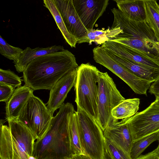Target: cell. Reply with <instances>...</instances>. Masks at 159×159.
<instances>
[{
  "instance_id": "cell-21",
  "label": "cell",
  "mask_w": 159,
  "mask_h": 159,
  "mask_svg": "<svg viewBox=\"0 0 159 159\" xmlns=\"http://www.w3.org/2000/svg\"><path fill=\"white\" fill-rule=\"evenodd\" d=\"M145 20L153 32L159 43V5L155 0H143Z\"/></svg>"
},
{
  "instance_id": "cell-26",
  "label": "cell",
  "mask_w": 159,
  "mask_h": 159,
  "mask_svg": "<svg viewBox=\"0 0 159 159\" xmlns=\"http://www.w3.org/2000/svg\"><path fill=\"white\" fill-rule=\"evenodd\" d=\"M159 139V131L133 141L130 155L132 159H135L153 142Z\"/></svg>"
},
{
  "instance_id": "cell-11",
  "label": "cell",
  "mask_w": 159,
  "mask_h": 159,
  "mask_svg": "<svg viewBox=\"0 0 159 159\" xmlns=\"http://www.w3.org/2000/svg\"><path fill=\"white\" fill-rule=\"evenodd\" d=\"M101 46L134 62L148 67L159 69V56L150 55L139 50L110 40L105 42Z\"/></svg>"
},
{
  "instance_id": "cell-37",
  "label": "cell",
  "mask_w": 159,
  "mask_h": 159,
  "mask_svg": "<svg viewBox=\"0 0 159 159\" xmlns=\"http://www.w3.org/2000/svg\"><path fill=\"white\" fill-rule=\"evenodd\" d=\"M158 141H159L158 145L157 147L156 148V149H157V151L158 153L159 154V139Z\"/></svg>"
},
{
  "instance_id": "cell-6",
  "label": "cell",
  "mask_w": 159,
  "mask_h": 159,
  "mask_svg": "<svg viewBox=\"0 0 159 159\" xmlns=\"http://www.w3.org/2000/svg\"><path fill=\"white\" fill-rule=\"evenodd\" d=\"M53 117L46 104L33 94L23 107L18 119L37 136V139H40L48 131Z\"/></svg>"
},
{
  "instance_id": "cell-31",
  "label": "cell",
  "mask_w": 159,
  "mask_h": 159,
  "mask_svg": "<svg viewBox=\"0 0 159 159\" xmlns=\"http://www.w3.org/2000/svg\"><path fill=\"white\" fill-rule=\"evenodd\" d=\"M135 159H159V154L156 148L144 155H140Z\"/></svg>"
},
{
  "instance_id": "cell-19",
  "label": "cell",
  "mask_w": 159,
  "mask_h": 159,
  "mask_svg": "<svg viewBox=\"0 0 159 159\" xmlns=\"http://www.w3.org/2000/svg\"><path fill=\"white\" fill-rule=\"evenodd\" d=\"M120 10L129 19L136 21H145L143 0H114Z\"/></svg>"
},
{
  "instance_id": "cell-5",
  "label": "cell",
  "mask_w": 159,
  "mask_h": 159,
  "mask_svg": "<svg viewBox=\"0 0 159 159\" xmlns=\"http://www.w3.org/2000/svg\"><path fill=\"white\" fill-rule=\"evenodd\" d=\"M78 124L81 145L86 156L104 159L106 143L103 132L95 120L77 107Z\"/></svg>"
},
{
  "instance_id": "cell-33",
  "label": "cell",
  "mask_w": 159,
  "mask_h": 159,
  "mask_svg": "<svg viewBox=\"0 0 159 159\" xmlns=\"http://www.w3.org/2000/svg\"><path fill=\"white\" fill-rule=\"evenodd\" d=\"M66 159H82L81 155L73 154Z\"/></svg>"
},
{
  "instance_id": "cell-27",
  "label": "cell",
  "mask_w": 159,
  "mask_h": 159,
  "mask_svg": "<svg viewBox=\"0 0 159 159\" xmlns=\"http://www.w3.org/2000/svg\"><path fill=\"white\" fill-rule=\"evenodd\" d=\"M23 50L12 46L0 36V53L5 57L13 60L15 64L17 61Z\"/></svg>"
},
{
  "instance_id": "cell-29",
  "label": "cell",
  "mask_w": 159,
  "mask_h": 159,
  "mask_svg": "<svg viewBox=\"0 0 159 159\" xmlns=\"http://www.w3.org/2000/svg\"><path fill=\"white\" fill-rule=\"evenodd\" d=\"M105 139L106 145L113 159H132L130 155L119 146Z\"/></svg>"
},
{
  "instance_id": "cell-13",
  "label": "cell",
  "mask_w": 159,
  "mask_h": 159,
  "mask_svg": "<svg viewBox=\"0 0 159 159\" xmlns=\"http://www.w3.org/2000/svg\"><path fill=\"white\" fill-rule=\"evenodd\" d=\"M66 28L78 41L86 36L87 31L74 6L73 0H54Z\"/></svg>"
},
{
  "instance_id": "cell-20",
  "label": "cell",
  "mask_w": 159,
  "mask_h": 159,
  "mask_svg": "<svg viewBox=\"0 0 159 159\" xmlns=\"http://www.w3.org/2000/svg\"><path fill=\"white\" fill-rule=\"evenodd\" d=\"M87 31L86 36L78 41L77 43H87L91 44L92 42H95L98 44H102L110 39L115 38L122 32L120 28H109L105 30L92 29Z\"/></svg>"
},
{
  "instance_id": "cell-38",
  "label": "cell",
  "mask_w": 159,
  "mask_h": 159,
  "mask_svg": "<svg viewBox=\"0 0 159 159\" xmlns=\"http://www.w3.org/2000/svg\"><path fill=\"white\" fill-rule=\"evenodd\" d=\"M158 43V44H159V43H158V42H157Z\"/></svg>"
},
{
  "instance_id": "cell-2",
  "label": "cell",
  "mask_w": 159,
  "mask_h": 159,
  "mask_svg": "<svg viewBox=\"0 0 159 159\" xmlns=\"http://www.w3.org/2000/svg\"><path fill=\"white\" fill-rule=\"evenodd\" d=\"M75 111L72 103L62 105L53 117L46 135L35 141L33 156L37 159H66L73 155L69 123L71 116Z\"/></svg>"
},
{
  "instance_id": "cell-18",
  "label": "cell",
  "mask_w": 159,
  "mask_h": 159,
  "mask_svg": "<svg viewBox=\"0 0 159 159\" xmlns=\"http://www.w3.org/2000/svg\"><path fill=\"white\" fill-rule=\"evenodd\" d=\"M64 50V47L60 45H55L45 48L38 47L34 49L27 47L23 50L14 66L18 72H23L28 64L36 58Z\"/></svg>"
},
{
  "instance_id": "cell-15",
  "label": "cell",
  "mask_w": 159,
  "mask_h": 159,
  "mask_svg": "<svg viewBox=\"0 0 159 159\" xmlns=\"http://www.w3.org/2000/svg\"><path fill=\"white\" fill-rule=\"evenodd\" d=\"M105 139L116 144L130 155L133 140L128 124L125 119H113L103 131Z\"/></svg>"
},
{
  "instance_id": "cell-8",
  "label": "cell",
  "mask_w": 159,
  "mask_h": 159,
  "mask_svg": "<svg viewBox=\"0 0 159 159\" xmlns=\"http://www.w3.org/2000/svg\"><path fill=\"white\" fill-rule=\"evenodd\" d=\"M93 52V58L96 62L103 66L119 77L136 93L147 96V91L151 82L131 72L108 55L101 46L95 47Z\"/></svg>"
},
{
  "instance_id": "cell-34",
  "label": "cell",
  "mask_w": 159,
  "mask_h": 159,
  "mask_svg": "<svg viewBox=\"0 0 159 159\" xmlns=\"http://www.w3.org/2000/svg\"><path fill=\"white\" fill-rule=\"evenodd\" d=\"M154 47L159 53V44L157 41L154 42Z\"/></svg>"
},
{
  "instance_id": "cell-30",
  "label": "cell",
  "mask_w": 159,
  "mask_h": 159,
  "mask_svg": "<svg viewBox=\"0 0 159 159\" xmlns=\"http://www.w3.org/2000/svg\"><path fill=\"white\" fill-rule=\"evenodd\" d=\"M15 89L10 85L0 82V101L6 103L13 94Z\"/></svg>"
},
{
  "instance_id": "cell-9",
  "label": "cell",
  "mask_w": 159,
  "mask_h": 159,
  "mask_svg": "<svg viewBox=\"0 0 159 159\" xmlns=\"http://www.w3.org/2000/svg\"><path fill=\"white\" fill-rule=\"evenodd\" d=\"M124 119L133 141L159 131V104L154 101L144 110Z\"/></svg>"
},
{
  "instance_id": "cell-4",
  "label": "cell",
  "mask_w": 159,
  "mask_h": 159,
  "mask_svg": "<svg viewBox=\"0 0 159 159\" xmlns=\"http://www.w3.org/2000/svg\"><path fill=\"white\" fill-rule=\"evenodd\" d=\"M100 71L89 63H82L77 70L74 86L77 107L94 119L98 120V80Z\"/></svg>"
},
{
  "instance_id": "cell-12",
  "label": "cell",
  "mask_w": 159,
  "mask_h": 159,
  "mask_svg": "<svg viewBox=\"0 0 159 159\" xmlns=\"http://www.w3.org/2000/svg\"><path fill=\"white\" fill-rule=\"evenodd\" d=\"M109 0H73L75 10L87 30L93 29L98 20L105 11Z\"/></svg>"
},
{
  "instance_id": "cell-3",
  "label": "cell",
  "mask_w": 159,
  "mask_h": 159,
  "mask_svg": "<svg viewBox=\"0 0 159 159\" xmlns=\"http://www.w3.org/2000/svg\"><path fill=\"white\" fill-rule=\"evenodd\" d=\"M0 121V159H29L33 156L37 136L17 118Z\"/></svg>"
},
{
  "instance_id": "cell-14",
  "label": "cell",
  "mask_w": 159,
  "mask_h": 159,
  "mask_svg": "<svg viewBox=\"0 0 159 159\" xmlns=\"http://www.w3.org/2000/svg\"><path fill=\"white\" fill-rule=\"evenodd\" d=\"M77 70L75 69L66 74L50 90L47 107L52 114L64 103L68 93L75 86Z\"/></svg>"
},
{
  "instance_id": "cell-16",
  "label": "cell",
  "mask_w": 159,
  "mask_h": 159,
  "mask_svg": "<svg viewBox=\"0 0 159 159\" xmlns=\"http://www.w3.org/2000/svg\"><path fill=\"white\" fill-rule=\"evenodd\" d=\"M33 91L30 88L25 85L15 89L13 94L6 103V119L7 121L18 118L23 107L33 95Z\"/></svg>"
},
{
  "instance_id": "cell-17",
  "label": "cell",
  "mask_w": 159,
  "mask_h": 159,
  "mask_svg": "<svg viewBox=\"0 0 159 159\" xmlns=\"http://www.w3.org/2000/svg\"><path fill=\"white\" fill-rule=\"evenodd\" d=\"M102 47L106 52L112 58L140 77L152 83L159 79V69L148 67L138 64Z\"/></svg>"
},
{
  "instance_id": "cell-10",
  "label": "cell",
  "mask_w": 159,
  "mask_h": 159,
  "mask_svg": "<svg viewBox=\"0 0 159 159\" xmlns=\"http://www.w3.org/2000/svg\"><path fill=\"white\" fill-rule=\"evenodd\" d=\"M111 11L114 20L111 29L120 28L122 31L115 38H134L157 41L153 32L145 20L139 22L131 20L116 8L111 9Z\"/></svg>"
},
{
  "instance_id": "cell-35",
  "label": "cell",
  "mask_w": 159,
  "mask_h": 159,
  "mask_svg": "<svg viewBox=\"0 0 159 159\" xmlns=\"http://www.w3.org/2000/svg\"><path fill=\"white\" fill-rule=\"evenodd\" d=\"M155 96V101L157 103L159 104V95H157Z\"/></svg>"
},
{
  "instance_id": "cell-23",
  "label": "cell",
  "mask_w": 159,
  "mask_h": 159,
  "mask_svg": "<svg viewBox=\"0 0 159 159\" xmlns=\"http://www.w3.org/2000/svg\"><path fill=\"white\" fill-rule=\"evenodd\" d=\"M43 2L44 6L51 14L66 42L71 47L75 48L77 41L67 30L54 0H44Z\"/></svg>"
},
{
  "instance_id": "cell-25",
  "label": "cell",
  "mask_w": 159,
  "mask_h": 159,
  "mask_svg": "<svg viewBox=\"0 0 159 159\" xmlns=\"http://www.w3.org/2000/svg\"><path fill=\"white\" fill-rule=\"evenodd\" d=\"M109 40L131 47L150 55L159 56V53L154 46L153 42L155 41H151L147 39L126 38H115Z\"/></svg>"
},
{
  "instance_id": "cell-24",
  "label": "cell",
  "mask_w": 159,
  "mask_h": 159,
  "mask_svg": "<svg viewBox=\"0 0 159 159\" xmlns=\"http://www.w3.org/2000/svg\"><path fill=\"white\" fill-rule=\"evenodd\" d=\"M69 131L71 148L73 154L86 155L80 141L76 111H75L70 117Z\"/></svg>"
},
{
  "instance_id": "cell-36",
  "label": "cell",
  "mask_w": 159,
  "mask_h": 159,
  "mask_svg": "<svg viewBox=\"0 0 159 159\" xmlns=\"http://www.w3.org/2000/svg\"><path fill=\"white\" fill-rule=\"evenodd\" d=\"M81 156L82 159H92L86 155H82Z\"/></svg>"
},
{
  "instance_id": "cell-7",
  "label": "cell",
  "mask_w": 159,
  "mask_h": 159,
  "mask_svg": "<svg viewBox=\"0 0 159 159\" xmlns=\"http://www.w3.org/2000/svg\"><path fill=\"white\" fill-rule=\"evenodd\" d=\"M98 85V124L103 132L113 119L111 116L112 110L125 99L107 72H100Z\"/></svg>"
},
{
  "instance_id": "cell-22",
  "label": "cell",
  "mask_w": 159,
  "mask_h": 159,
  "mask_svg": "<svg viewBox=\"0 0 159 159\" xmlns=\"http://www.w3.org/2000/svg\"><path fill=\"white\" fill-rule=\"evenodd\" d=\"M139 104V98L125 99L113 109L112 116L118 120L130 118L137 112Z\"/></svg>"
},
{
  "instance_id": "cell-1",
  "label": "cell",
  "mask_w": 159,
  "mask_h": 159,
  "mask_svg": "<svg viewBox=\"0 0 159 159\" xmlns=\"http://www.w3.org/2000/svg\"><path fill=\"white\" fill-rule=\"evenodd\" d=\"M79 66L75 55L64 49L33 60L23 71V80L33 91L50 90L62 77Z\"/></svg>"
},
{
  "instance_id": "cell-32",
  "label": "cell",
  "mask_w": 159,
  "mask_h": 159,
  "mask_svg": "<svg viewBox=\"0 0 159 159\" xmlns=\"http://www.w3.org/2000/svg\"><path fill=\"white\" fill-rule=\"evenodd\" d=\"M148 92L155 96L159 95V79L151 84Z\"/></svg>"
},
{
  "instance_id": "cell-28",
  "label": "cell",
  "mask_w": 159,
  "mask_h": 159,
  "mask_svg": "<svg viewBox=\"0 0 159 159\" xmlns=\"http://www.w3.org/2000/svg\"><path fill=\"white\" fill-rule=\"evenodd\" d=\"M22 80L10 70L0 69V82L13 86L14 88L21 86Z\"/></svg>"
}]
</instances>
